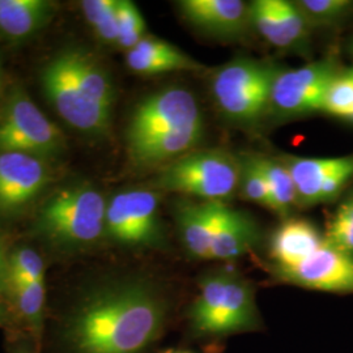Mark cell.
I'll use <instances>...</instances> for the list:
<instances>
[{"label":"cell","mask_w":353,"mask_h":353,"mask_svg":"<svg viewBox=\"0 0 353 353\" xmlns=\"http://www.w3.org/2000/svg\"><path fill=\"white\" fill-rule=\"evenodd\" d=\"M67 55L77 84L93 101L113 110L115 88L103 64L83 48H67Z\"/></svg>","instance_id":"d6986e66"},{"label":"cell","mask_w":353,"mask_h":353,"mask_svg":"<svg viewBox=\"0 0 353 353\" xmlns=\"http://www.w3.org/2000/svg\"><path fill=\"white\" fill-rule=\"evenodd\" d=\"M106 207L101 191L93 185H68L52 192L41 205L34 232L59 250H84L105 237Z\"/></svg>","instance_id":"3957f363"},{"label":"cell","mask_w":353,"mask_h":353,"mask_svg":"<svg viewBox=\"0 0 353 353\" xmlns=\"http://www.w3.org/2000/svg\"><path fill=\"white\" fill-rule=\"evenodd\" d=\"M241 163L224 150L192 151L165 165L152 190L224 203L240 186Z\"/></svg>","instance_id":"5b68a950"},{"label":"cell","mask_w":353,"mask_h":353,"mask_svg":"<svg viewBox=\"0 0 353 353\" xmlns=\"http://www.w3.org/2000/svg\"><path fill=\"white\" fill-rule=\"evenodd\" d=\"M258 229L248 214L225 205L210 246L208 261H232L249 252L258 241Z\"/></svg>","instance_id":"ac0fdd59"},{"label":"cell","mask_w":353,"mask_h":353,"mask_svg":"<svg viewBox=\"0 0 353 353\" xmlns=\"http://www.w3.org/2000/svg\"><path fill=\"white\" fill-rule=\"evenodd\" d=\"M225 203H182L176 208L178 230L185 250L192 258L208 261L210 246Z\"/></svg>","instance_id":"5bb4252c"},{"label":"cell","mask_w":353,"mask_h":353,"mask_svg":"<svg viewBox=\"0 0 353 353\" xmlns=\"http://www.w3.org/2000/svg\"><path fill=\"white\" fill-rule=\"evenodd\" d=\"M323 112L351 119L353 114V81L345 76L336 77L323 100Z\"/></svg>","instance_id":"f1b7e54d"},{"label":"cell","mask_w":353,"mask_h":353,"mask_svg":"<svg viewBox=\"0 0 353 353\" xmlns=\"http://www.w3.org/2000/svg\"><path fill=\"white\" fill-rule=\"evenodd\" d=\"M65 139L21 87L13 88L0 119V152H21L43 161L61 156Z\"/></svg>","instance_id":"ba28073f"},{"label":"cell","mask_w":353,"mask_h":353,"mask_svg":"<svg viewBox=\"0 0 353 353\" xmlns=\"http://www.w3.org/2000/svg\"><path fill=\"white\" fill-rule=\"evenodd\" d=\"M127 67L139 75H159L174 71H201L203 64L160 38L145 36L127 51Z\"/></svg>","instance_id":"9a60e30c"},{"label":"cell","mask_w":353,"mask_h":353,"mask_svg":"<svg viewBox=\"0 0 353 353\" xmlns=\"http://www.w3.org/2000/svg\"><path fill=\"white\" fill-rule=\"evenodd\" d=\"M274 64L237 58L219 67L211 77V93L220 113L240 126H252L270 110Z\"/></svg>","instance_id":"277c9868"},{"label":"cell","mask_w":353,"mask_h":353,"mask_svg":"<svg viewBox=\"0 0 353 353\" xmlns=\"http://www.w3.org/2000/svg\"><path fill=\"white\" fill-rule=\"evenodd\" d=\"M312 26H334L348 16L352 1L348 0H300L294 1Z\"/></svg>","instance_id":"d4e9b609"},{"label":"cell","mask_w":353,"mask_h":353,"mask_svg":"<svg viewBox=\"0 0 353 353\" xmlns=\"http://www.w3.org/2000/svg\"><path fill=\"white\" fill-rule=\"evenodd\" d=\"M105 237L132 249L160 248L164 233L159 192L128 189L113 195L106 207Z\"/></svg>","instance_id":"9c48e42d"},{"label":"cell","mask_w":353,"mask_h":353,"mask_svg":"<svg viewBox=\"0 0 353 353\" xmlns=\"http://www.w3.org/2000/svg\"><path fill=\"white\" fill-rule=\"evenodd\" d=\"M80 8L94 36L102 43L117 46V0H84L80 1Z\"/></svg>","instance_id":"603a6c76"},{"label":"cell","mask_w":353,"mask_h":353,"mask_svg":"<svg viewBox=\"0 0 353 353\" xmlns=\"http://www.w3.org/2000/svg\"><path fill=\"white\" fill-rule=\"evenodd\" d=\"M345 77H348V79H350V80H352L353 81V70H351V71H348V72H347V74H345Z\"/></svg>","instance_id":"d6a6232c"},{"label":"cell","mask_w":353,"mask_h":353,"mask_svg":"<svg viewBox=\"0 0 353 353\" xmlns=\"http://www.w3.org/2000/svg\"><path fill=\"white\" fill-rule=\"evenodd\" d=\"M330 61L279 71L274 80L270 110L280 118H296L322 110L330 85L336 79Z\"/></svg>","instance_id":"30bf717a"},{"label":"cell","mask_w":353,"mask_h":353,"mask_svg":"<svg viewBox=\"0 0 353 353\" xmlns=\"http://www.w3.org/2000/svg\"><path fill=\"white\" fill-rule=\"evenodd\" d=\"M272 272L280 281L306 290L353 293V255L326 240L299 263Z\"/></svg>","instance_id":"8fae6325"},{"label":"cell","mask_w":353,"mask_h":353,"mask_svg":"<svg viewBox=\"0 0 353 353\" xmlns=\"http://www.w3.org/2000/svg\"><path fill=\"white\" fill-rule=\"evenodd\" d=\"M0 90H1V79H0Z\"/></svg>","instance_id":"e575fe53"},{"label":"cell","mask_w":353,"mask_h":353,"mask_svg":"<svg viewBox=\"0 0 353 353\" xmlns=\"http://www.w3.org/2000/svg\"><path fill=\"white\" fill-rule=\"evenodd\" d=\"M10 353H38L34 352V351H32L30 348H28V347H23V345H19V347H14L11 350V352Z\"/></svg>","instance_id":"1f68e13d"},{"label":"cell","mask_w":353,"mask_h":353,"mask_svg":"<svg viewBox=\"0 0 353 353\" xmlns=\"http://www.w3.org/2000/svg\"><path fill=\"white\" fill-rule=\"evenodd\" d=\"M339 159H299L292 157L285 163L297 192V205L307 207L316 204L318 194L323 183L343 163Z\"/></svg>","instance_id":"ffe728a7"},{"label":"cell","mask_w":353,"mask_h":353,"mask_svg":"<svg viewBox=\"0 0 353 353\" xmlns=\"http://www.w3.org/2000/svg\"><path fill=\"white\" fill-rule=\"evenodd\" d=\"M164 353H191V352H188V351H176V352H173V351H170V350H169V351H165Z\"/></svg>","instance_id":"836d02e7"},{"label":"cell","mask_w":353,"mask_h":353,"mask_svg":"<svg viewBox=\"0 0 353 353\" xmlns=\"http://www.w3.org/2000/svg\"><path fill=\"white\" fill-rule=\"evenodd\" d=\"M39 80L46 100L68 126L93 138L110 131L113 110L93 101L80 88L65 49L43 65Z\"/></svg>","instance_id":"8992f818"},{"label":"cell","mask_w":353,"mask_h":353,"mask_svg":"<svg viewBox=\"0 0 353 353\" xmlns=\"http://www.w3.org/2000/svg\"><path fill=\"white\" fill-rule=\"evenodd\" d=\"M118 42L123 50H132L145 37L147 24L135 3L130 0H117Z\"/></svg>","instance_id":"cb8c5ba5"},{"label":"cell","mask_w":353,"mask_h":353,"mask_svg":"<svg viewBox=\"0 0 353 353\" xmlns=\"http://www.w3.org/2000/svg\"><path fill=\"white\" fill-rule=\"evenodd\" d=\"M8 256L4 250V246L0 240V296L7 297L11 294V284H10V265Z\"/></svg>","instance_id":"f546056e"},{"label":"cell","mask_w":353,"mask_h":353,"mask_svg":"<svg viewBox=\"0 0 353 353\" xmlns=\"http://www.w3.org/2000/svg\"><path fill=\"white\" fill-rule=\"evenodd\" d=\"M170 321V303L150 280L123 278L93 287L64 319L71 353H148Z\"/></svg>","instance_id":"6da1fadb"},{"label":"cell","mask_w":353,"mask_h":353,"mask_svg":"<svg viewBox=\"0 0 353 353\" xmlns=\"http://www.w3.org/2000/svg\"><path fill=\"white\" fill-rule=\"evenodd\" d=\"M203 126L202 112L188 89L170 87L144 99L127 127L128 153L189 127Z\"/></svg>","instance_id":"52a82bcc"},{"label":"cell","mask_w":353,"mask_h":353,"mask_svg":"<svg viewBox=\"0 0 353 353\" xmlns=\"http://www.w3.org/2000/svg\"><path fill=\"white\" fill-rule=\"evenodd\" d=\"M11 296L14 309L39 344L45 323V280L12 287Z\"/></svg>","instance_id":"7402d4cb"},{"label":"cell","mask_w":353,"mask_h":353,"mask_svg":"<svg viewBox=\"0 0 353 353\" xmlns=\"http://www.w3.org/2000/svg\"><path fill=\"white\" fill-rule=\"evenodd\" d=\"M325 240L341 252L353 255V195L341 203L328 221Z\"/></svg>","instance_id":"4316f807"},{"label":"cell","mask_w":353,"mask_h":353,"mask_svg":"<svg viewBox=\"0 0 353 353\" xmlns=\"http://www.w3.org/2000/svg\"><path fill=\"white\" fill-rule=\"evenodd\" d=\"M240 186L245 199L270 208L268 189L258 157L252 156L241 161Z\"/></svg>","instance_id":"83f0119b"},{"label":"cell","mask_w":353,"mask_h":353,"mask_svg":"<svg viewBox=\"0 0 353 353\" xmlns=\"http://www.w3.org/2000/svg\"><path fill=\"white\" fill-rule=\"evenodd\" d=\"M352 51H353V42H352Z\"/></svg>","instance_id":"8d00e7d4"},{"label":"cell","mask_w":353,"mask_h":353,"mask_svg":"<svg viewBox=\"0 0 353 353\" xmlns=\"http://www.w3.org/2000/svg\"><path fill=\"white\" fill-rule=\"evenodd\" d=\"M57 4L49 0H0V38L20 43L48 26Z\"/></svg>","instance_id":"2e32d148"},{"label":"cell","mask_w":353,"mask_h":353,"mask_svg":"<svg viewBox=\"0 0 353 353\" xmlns=\"http://www.w3.org/2000/svg\"><path fill=\"white\" fill-rule=\"evenodd\" d=\"M11 288L21 284L45 280L42 256L30 248H19L8 256Z\"/></svg>","instance_id":"484cf974"},{"label":"cell","mask_w":353,"mask_h":353,"mask_svg":"<svg viewBox=\"0 0 353 353\" xmlns=\"http://www.w3.org/2000/svg\"><path fill=\"white\" fill-rule=\"evenodd\" d=\"M323 241L325 237L319 234L312 223L301 219L285 220L275 230L270 242L272 271L299 263L303 258L316 252Z\"/></svg>","instance_id":"e0dca14e"},{"label":"cell","mask_w":353,"mask_h":353,"mask_svg":"<svg viewBox=\"0 0 353 353\" xmlns=\"http://www.w3.org/2000/svg\"><path fill=\"white\" fill-rule=\"evenodd\" d=\"M258 163L265 178L270 210L281 217H287L297 205L296 186L287 165L267 157H258Z\"/></svg>","instance_id":"44dd1931"},{"label":"cell","mask_w":353,"mask_h":353,"mask_svg":"<svg viewBox=\"0 0 353 353\" xmlns=\"http://www.w3.org/2000/svg\"><path fill=\"white\" fill-rule=\"evenodd\" d=\"M350 121H353V114H352V117H351V119H350Z\"/></svg>","instance_id":"d590c367"},{"label":"cell","mask_w":353,"mask_h":353,"mask_svg":"<svg viewBox=\"0 0 353 353\" xmlns=\"http://www.w3.org/2000/svg\"><path fill=\"white\" fill-rule=\"evenodd\" d=\"M186 321L190 338L207 344L263 328L252 284L224 270L201 278L199 292L190 303Z\"/></svg>","instance_id":"7a4b0ae2"},{"label":"cell","mask_w":353,"mask_h":353,"mask_svg":"<svg viewBox=\"0 0 353 353\" xmlns=\"http://www.w3.org/2000/svg\"><path fill=\"white\" fill-rule=\"evenodd\" d=\"M49 183L43 160L21 152H0V214H19Z\"/></svg>","instance_id":"7c38bea8"},{"label":"cell","mask_w":353,"mask_h":353,"mask_svg":"<svg viewBox=\"0 0 353 353\" xmlns=\"http://www.w3.org/2000/svg\"><path fill=\"white\" fill-rule=\"evenodd\" d=\"M190 26L211 37H240L250 26L249 4L241 0H182L176 3Z\"/></svg>","instance_id":"4fadbf2b"},{"label":"cell","mask_w":353,"mask_h":353,"mask_svg":"<svg viewBox=\"0 0 353 353\" xmlns=\"http://www.w3.org/2000/svg\"><path fill=\"white\" fill-rule=\"evenodd\" d=\"M12 325L13 319L10 313V309L4 303L3 297L0 296V327H11Z\"/></svg>","instance_id":"4dcf8cb0"}]
</instances>
